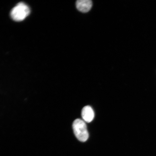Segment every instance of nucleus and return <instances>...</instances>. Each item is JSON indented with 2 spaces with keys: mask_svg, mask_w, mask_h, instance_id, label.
<instances>
[{
  "mask_svg": "<svg viewBox=\"0 0 156 156\" xmlns=\"http://www.w3.org/2000/svg\"><path fill=\"white\" fill-rule=\"evenodd\" d=\"M82 117L86 122H90L93 120L94 117V113L90 106H86L82 110Z\"/></svg>",
  "mask_w": 156,
  "mask_h": 156,
  "instance_id": "nucleus-4",
  "label": "nucleus"
},
{
  "mask_svg": "<svg viewBox=\"0 0 156 156\" xmlns=\"http://www.w3.org/2000/svg\"><path fill=\"white\" fill-rule=\"evenodd\" d=\"M76 5L78 10L82 12L86 13L91 9L93 3L90 0H78Z\"/></svg>",
  "mask_w": 156,
  "mask_h": 156,
  "instance_id": "nucleus-3",
  "label": "nucleus"
},
{
  "mask_svg": "<svg viewBox=\"0 0 156 156\" xmlns=\"http://www.w3.org/2000/svg\"><path fill=\"white\" fill-rule=\"evenodd\" d=\"M30 9L25 3H19L12 9L11 16L13 20L20 21L24 20L30 14Z\"/></svg>",
  "mask_w": 156,
  "mask_h": 156,
  "instance_id": "nucleus-2",
  "label": "nucleus"
},
{
  "mask_svg": "<svg viewBox=\"0 0 156 156\" xmlns=\"http://www.w3.org/2000/svg\"><path fill=\"white\" fill-rule=\"evenodd\" d=\"M74 134L80 141H86L89 138L87 126L85 123L80 119H77L74 121L73 124Z\"/></svg>",
  "mask_w": 156,
  "mask_h": 156,
  "instance_id": "nucleus-1",
  "label": "nucleus"
}]
</instances>
